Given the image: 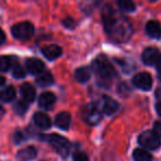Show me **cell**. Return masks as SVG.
<instances>
[{
    "mask_svg": "<svg viewBox=\"0 0 161 161\" xmlns=\"http://www.w3.org/2000/svg\"><path fill=\"white\" fill-rule=\"evenodd\" d=\"M63 25H64V27L66 28H74V25H75V22H74V20L72 18H69V17H67V18H65L64 20H63Z\"/></svg>",
    "mask_w": 161,
    "mask_h": 161,
    "instance_id": "obj_27",
    "label": "cell"
},
{
    "mask_svg": "<svg viewBox=\"0 0 161 161\" xmlns=\"http://www.w3.org/2000/svg\"><path fill=\"white\" fill-rule=\"evenodd\" d=\"M135 161H152V156L145 149H136L134 151Z\"/></svg>",
    "mask_w": 161,
    "mask_h": 161,
    "instance_id": "obj_20",
    "label": "cell"
},
{
    "mask_svg": "<svg viewBox=\"0 0 161 161\" xmlns=\"http://www.w3.org/2000/svg\"><path fill=\"white\" fill-rule=\"evenodd\" d=\"M42 54L47 60H55L62 54V49L56 44L47 45L42 49Z\"/></svg>",
    "mask_w": 161,
    "mask_h": 161,
    "instance_id": "obj_11",
    "label": "cell"
},
{
    "mask_svg": "<svg viewBox=\"0 0 161 161\" xmlns=\"http://www.w3.org/2000/svg\"><path fill=\"white\" fill-rule=\"evenodd\" d=\"M159 55H160V52L158 51V49H156V47H147L142 52V61L147 65H153L156 64Z\"/></svg>",
    "mask_w": 161,
    "mask_h": 161,
    "instance_id": "obj_9",
    "label": "cell"
},
{
    "mask_svg": "<svg viewBox=\"0 0 161 161\" xmlns=\"http://www.w3.org/2000/svg\"><path fill=\"white\" fill-rule=\"evenodd\" d=\"M103 21L107 34L116 42H126L131 36V23L127 18L117 14L110 6L104 8Z\"/></svg>",
    "mask_w": 161,
    "mask_h": 161,
    "instance_id": "obj_1",
    "label": "cell"
},
{
    "mask_svg": "<svg viewBox=\"0 0 161 161\" xmlns=\"http://www.w3.org/2000/svg\"><path fill=\"white\" fill-rule=\"evenodd\" d=\"M138 141L143 148L149 149V150L158 149L161 145L160 137L154 131H151V130H147V131L142 132V134L139 136Z\"/></svg>",
    "mask_w": 161,
    "mask_h": 161,
    "instance_id": "obj_6",
    "label": "cell"
},
{
    "mask_svg": "<svg viewBox=\"0 0 161 161\" xmlns=\"http://www.w3.org/2000/svg\"><path fill=\"white\" fill-rule=\"evenodd\" d=\"M102 99H103V112L105 113V114L112 115L118 110L119 105L114 98L105 95V96L102 97Z\"/></svg>",
    "mask_w": 161,
    "mask_h": 161,
    "instance_id": "obj_10",
    "label": "cell"
},
{
    "mask_svg": "<svg viewBox=\"0 0 161 161\" xmlns=\"http://www.w3.org/2000/svg\"><path fill=\"white\" fill-rule=\"evenodd\" d=\"M33 120L36 125L41 129H49L51 127V120H50L49 116L43 113H36L33 116Z\"/></svg>",
    "mask_w": 161,
    "mask_h": 161,
    "instance_id": "obj_16",
    "label": "cell"
},
{
    "mask_svg": "<svg viewBox=\"0 0 161 161\" xmlns=\"http://www.w3.org/2000/svg\"><path fill=\"white\" fill-rule=\"evenodd\" d=\"M156 66H157V69H158V74H159V78L161 80V54L159 55L158 60L156 62Z\"/></svg>",
    "mask_w": 161,
    "mask_h": 161,
    "instance_id": "obj_30",
    "label": "cell"
},
{
    "mask_svg": "<svg viewBox=\"0 0 161 161\" xmlns=\"http://www.w3.org/2000/svg\"><path fill=\"white\" fill-rule=\"evenodd\" d=\"M16 97V90L12 86H9L0 93V99L3 102H11Z\"/></svg>",
    "mask_w": 161,
    "mask_h": 161,
    "instance_id": "obj_21",
    "label": "cell"
},
{
    "mask_svg": "<svg viewBox=\"0 0 161 161\" xmlns=\"http://www.w3.org/2000/svg\"><path fill=\"white\" fill-rule=\"evenodd\" d=\"M14 69H12V74L16 78H23L25 76V71L19 63H14L12 65Z\"/></svg>",
    "mask_w": 161,
    "mask_h": 161,
    "instance_id": "obj_25",
    "label": "cell"
},
{
    "mask_svg": "<svg viewBox=\"0 0 161 161\" xmlns=\"http://www.w3.org/2000/svg\"><path fill=\"white\" fill-rule=\"evenodd\" d=\"M73 161H90L86 153L82 151H75L73 154Z\"/></svg>",
    "mask_w": 161,
    "mask_h": 161,
    "instance_id": "obj_26",
    "label": "cell"
},
{
    "mask_svg": "<svg viewBox=\"0 0 161 161\" xmlns=\"http://www.w3.org/2000/svg\"><path fill=\"white\" fill-rule=\"evenodd\" d=\"M55 101H56V97L53 93L45 92L39 98V105L42 108H44V109H49V108H51L54 105Z\"/></svg>",
    "mask_w": 161,
    "mask_h": 161,
    "instance_id": "obj_13",
    "label": "cell"
},
{
    "mask_svg": "<svg viewBox=\"0 0 161 161\" xmlns=\"http://www.w3.org/2000/svg\"><path fill=\"white\" fill-rule=\"evenodd\" d=\"M20 93L21 96H22V99H25L28 103H31L36 98V90H34V87L30 83L23 84L20 87Z\"/></svg>",
    "mask_w": 161,
    "mask_h": 161,
    "instance_id": "obj_12",
    "label": "cell"
},
{
    "mask_svg": "<svg viewBox=\"0 0 161 161\" xmlns=\"http://www.w3.org/2000/svg\"><path fill=\"white\" fill-rule=\"evenodd\" d=\"M5 41H6V34L3 30L0 29V44H3Z\"/></svg>",
    "mask_w": 161,
    "mask_h": 161,
    "instance_id": "obj_31",
    "label": "cell"
},
{
    "mask_svg": "<svg viewBox=\"0 0 161 161\" xmlns=\"http://www.w3.org/2000/svg\"><path fill=\"white\" fill-rule=\"evenodd\" d=\"M27 103L28 102H25V99H21V101L17 102V103L14 104V112H16V114L20 115V116L25 115L28 110V104Z\"/></svg>",
    "mask_w": 161,
    "mask_h": 161,
    "instance_id": "obj_24",
    "label": "cell"
},
{
    "mask_svg": "<svg viewBox=\"0 0 161 161\" xmlns=\"http://www.w3.org/2000/svg\"><path fill=\"white\" fill-rule=\"evenodd\" d=\"M25 139V136H23V134L22 132H17L16 135H14V142L16 143H19V142H21V141Z\"/></svg>",
    "mask_w": 161,
    "mask_h": 161,
    "instance_id": "obj_28",
    "label": "cell"
},
{
    "mask_svg": "<svg viewBox=\"0 0 161 161\" xmlns=\"http://www.w3.org/2000/svg\"><path fill=\"white\" fill-rule=\"evenodd\" d=\"M82 115H83L84 120L87 124H90V125H96L102 119V109L96 103H91L87 104L84 107Z\"/></svg>",
    "mask_w": 161,
    "mask_h": 161,
    "instance_id": "obj_4",
    "label": "cell"
},
{
    "mask_svg": "<svg viewBox=\"0 0 161 161\" xmlns=\"http://www.w3.org/2000/svg\"><path fill=\"white\" fill-rule=\"evenodd\" d=\"M146 31L149 36L153 39H159L161 36V25L158 21L151 20L146 25Z\"/></svg>",
    "mask_w": 161,
    "mask_h": 161,
    "instance_id": "obj_14",
    "label": "cell"
},
{
    "mask_svg": "<svg viewBox=\"0 0 161 161\" xmlns=\"http://www.w3.org/2000/svg\"><path fill=\"white\" fill-rule=\"evenodd\" d=\"M54 82V77L50 72L43 71L42 73H40L36 77V83L40 86H50L52 85Z\"/></svg>",
    "mask_w": 161,
    "mask_h": 161,
    "instance_id": "obj_17",
    "label": "cell"
},
{
    "mask_svg": "<svg viewBox=\"0 0 161 161\" xmlns=\"http://www.w3.org/2000/svg\"><path fill=\"white\" fill-rule=\"evenodd\" d=\"M153 128H154V132L161 138V121H157V123L154 124Z\"/></svg>",
    "mask_w": 161,
    "mask_h": 161,
    "instance_id": "obj_29",
    "label": "cell"
},
{
    "mask_svg": "<svg viewBox=\"0 0 161 161\" xmlns=\"http://www.w3.org/2000/svg\"><path fill=\"white\" fill-rule=\"evenodd\" d=\"M150 1H156V0H150Z\"/></svg>",
    "mask_w": 161,
    "mask_h": 161,
    "instance_id": "obj_35",
    "label": "cell"
},
{
    "mask_svg": "<svg viewBox=\"0 0 161 161\" xmlns=\"http://www.w3.org/2000/svg\"><path fill=\"white\" fill-rule=\"evenodd\" d=\"M28 71L31 74H40L44 71V63L36 58H30L25 62Z\"/></svg>",
    "mask_w": 161,
    "mask_h": 161,
    "instance_id": "obj_8",
    "label": "cell"
},
{
    "mask_svg": "<svg viewBox=\"0 0 161 161\" xmlns=\"http://www.w3.org/2000/svg\"><path fill=\"white\" fill-rule=\"evenodd\" d=\"M36 156V150L33 147H27L18 152V159L21 161H29L34 159Z\"/></svg>",
    "mask_w": 161,
    "mask_h": 161,
    "instance_id": "obj_18",
    "label": "cell"
},
{
    "mask_svg": "<svg viewBox=\"0 0 161 161\" xmlns=\"http://www.w3.org/2000/svg\"><path fill=\"white\" fill-rule=\"evenodd\" d=\"M132 83L136 87L142 91H149L152 86V77L147 72H141L134 76Z\"/></svg>",
    "mask_w": 161,
    "mask_h": 161,
    "instance_id": "obj_7",
    "label": "cell"
},
{
    "mask_svg": "<svg viewBox=\"0 0 161 161\" xmlns=\"http://www.w3.org/2000/svg\"><path fill=\"white\" fill-rule=\"evenodd\" d=\"M55 125L60 129L66 130L71 125V115L67 112H62L58 114L55 117Z\"/></svg>",
    "mask_w": 161,
    "mask_h": 161,
    "instance_id": "obj_15",
    "label": "cell"
},
{
    "mask_svg": "<svg viewBox=\"0 0 161 161\" xmlns=\"http://www.w3.org/2000/svg\"><path fill=\"white\" fill-rule=\"evenodd\" d=\"M6 83V78L3 75H0V86H3Z\"/></svg>",
    "mask_w": 161,
    "mask_h": 161,
    "instance_id": "obj_33",
    "label": "cell"
},
{
    "mask_svg": "<svg viewBox=\"0 0 161 161\" xmlns=\"http://www.w3.org/2000/svg\"><path fill=\"white\" fill-rule=\"evenodd\" d=\"M156 108H157V113L161 116V102H159V103L157 104Z\"/></svg>",
    "mask_w": 161,
    "mask_h": 161,
    "instance_id": "obj_32",
    "label": "cell"
},
{
    "mask_svg": "<svg viewBox=\"0 0 161 161\" xmlns=\"http://www.w3.org/2000/svg\"><path fill=\"white\" fill-rule=\"evenodd\" d=\"M117 5L123 11L131 12L135 10V3L132 0H117Z\"/></svg>",
    "mask_w": 161,
    "mask_h": 161,
    "instance_id": "obj_23",
    "label": "cell"
},
{
    "mask_svg": "<svg viewBox=\"0 0 161 161\" xmlns=\"http://www.w3.org/2000/svg\"><path fill=\"white\" fill-rule=\"evenodd\" d=\"M93 69L101 76L104 80H110L114 77L115 75V69L113 67L112 63L104 56H98L93 61Z\"/></svg>",
    "mask_w": 161,
    "mask_h": 161,
    "instance_id": "obj_2",
    "label": "cell"
},
{
    "mask_svg": "<svg viewBox=\"0 0 161 161\" xmlns=\"http://www.w3.org/2000/svg\"><path fill=\"white\" fill-rule=\"evenodd\" d=\"M3 114H5V109H3V107L1 105H0V118L3 116Z\"/></svg>",
    "mask_w": 161,
    "mask_h": 161,
    "instance_id": "obj_34",
    "label": "cell"
},
{
    "mask_svg": "<svg viewBox=\"0 0 161 161\" xmlns=\"http://www.w3.org/2000/svg\"><path fill=\"white\" fill-rule=\"evenodd\" d=\"M75 80L80 83H85L87 82L88 80L91 78V71L87 69V67L83 66V67H80L75 71Z\"/></svg>",
    "mask_w": 161,
    "mask_h": 161,
    "instance_id": "obj_19",
    "label": "cell"
},
{
    "mask_svg": "<svg viewBox=\"0 0 161 161\" xmlns=\"http://www.w3.org/2000/svg\"><path fill=\"white\" fill-rule=\"evenodd\" d=\"M12 65H14V58H12L7 55L0 56V71L1 72H7Z\"/></svg>",
    "mask_w": 161,
    "mask_h": 161,
    "instance_id": "obj_22",
    "label": "cell"
},
{
    "mask_svg": "<svg viewBox=\"0 0 161 161\" xmlns=\"http://www.w3.org/2000/svg\"><path fill=\"white\" fill-rule=\"evenodd\" d=\"M12 36L18 40H29L34 34V27L31 22L17 23L11 29Z\"/></svg>",
    "mask_w": 161,
    "mask_h": 161,
    "instance_id": "obj_5",
    "label": "cell"
},
{
    "mask_svg": "<svg viewBox=\"0 0 161 161\" xmlns=\"http://www.w3.org/2000/svg\"><path fill=\"white\" fill-rule=\"evenodd\" d=\"M44 139L56 150L60 156L66 157L69 152V142L66 138L60 136L58 134L52 135H44Z\"/></svg>",
    "mask_w": 161,
    "mask_h": 161,
    "instance_id": "obj_3",
    "label": "cell"
}]
</instances>
